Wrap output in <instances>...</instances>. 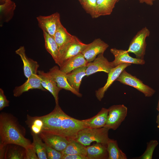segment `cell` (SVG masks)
<instances>
[{
	"label": "cell",
	"instance_id": "obj_1",
	"mask_svg": "<svg viewBox=\"0 0 159 159\" xmlns=\"http://www.w3.org/2000/svg\"><path fill=\"white\" fill-rule=\"evenodd\" d=\"M36 117L42 122L41 132L59 135L68 139H74L78 132L85 127L84 120L76 119L67 115L59 103H55L54 109L49 114Z\"/></svg>",
	"mask_w": 159,
	"mask_h": 159
},
{
	"label": "cell",
	"instance_id": "obj_2",
	"mask_svg": "<svg viewBox=\"0 0 159 159\" xmlns=\"http://www.w3.org/2000/svg\"><path fill=\"white\" fill-rule=\"evenodd\" d=\"M25 128L21 125L17 118L11 114H0V145L15 144L26 149L32 143L25 137Z\"/></svg>",
	"mask_w": 159,
	"mask_h": 159
},
{
	"label": "cell",
	"instance_id": "obj_3",
	"mask_svg": "<svg viewBox=\"0 0 159 159\" xmlns=\"http://www.w3.org/2000/svg\"><path fill=\"white\" fill-rule=\"evenodd\" d=\"M109 130L104 127L96 128L86 127L78 132L74 139L86 146L93 142L107 144L110 139Z\"/></svg>",
	"mask_w": 159,
	"mask_h": 159
},
{
	"label": "cell",
	"instance_id": "obj_4",
	"mask_svg": "<svg viewBox=\"0 0 159 159\" xmlns=\"http://www.w3.org/2000/svg\"><path fill=\"white\" fill-rule=\"evenodd\" d=\"M150 34L146 27H143L131 40L127 52L134 54L137 58L144 59L146 47V39Z\"/></svg>",
	"mask_w": 159,
	"mask_h": 159
},
{
	"label": "cell",
	"instance_id": "obj_5",
	"mask_svg": "<svg viewBox=\"0 0 159 159\" xmlns=\"http://www.w3.org/2000/svg\"><path fill=\"white\" fill-rule=\"evenodd\" d=\"M107 122L104 127L115 130L120 126L127 116V108L123 104L114 105L108 108Z\"/></svg>",
	"mask_w": 159,
	"mask_h": 159
},
{
	"label": "cell",
	"instance_id": "obj_6",
	"mask_svg": "<svg viewBox=\"0 0 159 159\" xmlns=\"http://www.w3.org/2000/svg\"><path fill=\"white\" fill-rule=\"evenodd\" d=\"M116 81L135 88L147 97H152L155 92L153 89L144 84L142 81L128 73L125 69L122 71Z\"/></svg>",
	"mask_w": 159,
	"mask_h": 159
},
{
	"label": "cell",
	"instance_id": "obj_7",
	"mask_svg": "<svg viewBox=\"0 0 159 159\" xmlns=\"http://www.w3.org/2000/svg\"><path fill=\"white\" fill-rule=\"evenodd\" d=\"M87 45L82 42L76 36L74 40L59 50V57L56 64L60 67L68 59L82 53Z\"/></svg>",
	"mask_w": 159,
	"mask_h": 159
},
{
	"label": "cell",
	"instance_id": "obj_8",
	"mask_svg": "<svg viewBox=\"0 0 159 159\" xmlns=\"http://www.w3.org/2000/svg\"><path fill=\"white\" fill-rule=\"evenodd\" d=\"M103 54H99L93 61L87 63L86 66V76H88L98 72L102 71L108 73L115 67L112 62H109L104 56Z\"/></svg>",
	"mask_w": 159,
	"mask_h": 159
},
{
	"label": "cell",
	"instance_id": "obj_9",
	"mask_svg": "<svg viewBox=\"0 0 159 159\" xmlns=\"http://www.w3.org/2000/svg\"><path fill=\"white\" fill-rule=\"evenodd\" d=\"M39 27L54 38L58 25L60 21V15L56 12L47 16H39L37 17Z\"/></svg>",
	"mask_w": 159,
	"mask_h": 159
},
{
	"label": "cell",
	"instance_id": "obj_10",
	"mask_svg": "<svg viewBox=\"0 0 159 159\" xmlns=\"http://www.w3.org/2000/svg\"><path fill=\"white\" fill-rule=\"evenodd\" d=\"M108 47V44L101 39H96L87 44L82 54L88 62H91L99 54L104 53Z\"/></svg>",
	"mask_w": 159,
	"mask_h": 159
},
{
	"label": "cell",
	"instance_id": "obj_11",
	"mask_svg": "<svg viewBox=\"0 0 159 159\" xmlns=\"http://www.w3.org/2000/svg\"><path fill=\"white\" fill-rule=\"evenodd\" d=\"M47 145L62 153L67 145L69 139L59 135L42 131L39 134Z\"/></svg>",
	"mask_w": 159,
	"mask_h": 159
},
{
	"label": "cell",
	"instance_id": "obj_12",
	"mask_svg": "<svg viewBox=\"0 0 159 159\" xmlns=\"http://www.w3.org/2000/svg\"><path fill=\"white\" fill-rule=\"evenodd\" d=\"M131 64L129 63L121 64L112 68L107 73L108 77L105 85L95 91L96 96L99 101H101L106 92L112 83L116 80L122 71Z\"/></svg>",
	"mask_w": 159,
	"mask_h": 159
},
{
	"label": "cell",
	"instance_id": "obj_13",
	"mask_svg": "<svg viewBox=\"0 0 159 159\" xmlns=\"http://www.w3.org/2000/svg\"><path fill=\"white\" fill-rule=\"evenodd\" d=\"M56 82L58 87L61 89L69 91L79 97H81L82 94L72 87L68 83L67 74L61 71L60 68L55 66L51 68L48 72Z\"/></svg>",
	"mask_w": 159,
	"mask_h": 159
},
{
	"label": "cell",
	"instance_id": "obj_14",
	"mask_svg": "<svg viewBox=\"0 0 159 159\" xmlns=\"http://www.w3.org/2000/svg\"><path fill=\"white\" fill-rule=\"evenodd\" d=\"M26 149L15 144L0 145V159H25Z\"/></svg>",
	"mask_w": 159,
	"mask_h": 159
},
{
	"label": "cell",
	"instance_id": "obj_15",
	"mask_svg": "<svg viewBox=\"0 0 159 159\" xmlns=\"http://www.w3.org/2000/svg\"><path fill=\"white\" fill-rule=\"evenodd\" d=\"M110 52L114 57V60L112 62L115 67L124 63L140 65H143L145 63L144 59L131 57L126 50L112 48L110 49Z\"/></svg>",
	"mask_w": 159,
	"mask_h": 159
},
{
	"label": "cell",
	"instance_id": "obj_16",
	"mask_svg": "<svg viewBox=\"0 0 159 159\" xmlns=\"http://www.w3.org/2000/svg\"><path fill=\"white\" fill-rule=\"evenodd\" d=\"M38 89L43 91L47 90L42 87L41 83V78L38 74H34L29 78L21 85L16 87L13 90L14 96L18 97L23 93L30 90Z\"/></svg>",
	"mask_w": 159,
	"mask_h": 159
},
{
	"label": "cell",
	"instance_id": "obj_17",
	"mask_svg": "<svg viewBox=\"0 0 159 159\" xmlns=\"http://www.w3.org/2000/svg\"><path fill=\"white\" fill-rule=\"evenodd\" d=\"M15 52L20 57L23 62L24 74L27 79L33 74H37L39 65L37 61L27 57L24 46H21Z\"/></svg>",
	"mask_w": 159,
	"mask_h": 159
},
{
	"label": "cell",
	"instance_id": "obj_18",
	"mask_svg": "<svg viewBox=\"0 0 159 159\" xmlns=\"http://www.w3.org/2000/svg\"><path fill=\"white\" fill-rule=\"evenodd\" d=\"M37 73L41 78V83L42 87L52 95L55 103H59V93L62 89L58 87L56 82L48 72L45 73L43 71L39 70Z\"/></svg>",
	"mask_w": 159,
	"mask_h": 159
},
{
	"label": "cell",
	"instance_id": "obj_19",
	"mask_svg": "<svg viewBox=\"0 0 159 159\" xmlns=\"http://www.w3.org/2000/svg\"><path fill=\"white\" fill-rule=\"evenodd\" d=\"M86 147L88 159H108L107 144L96 143Z\"/></svg>",
	"mask_w": 159,
	"mask_h": 159
},
{
	"label": "cell",
	"instance_id": "obj_20",
	"mask_svg": "<svg viewBox=\"0 0 159 159\" xmlns=\"http://www.w3.org/2000/svg\"><path fill=\"white\" fill-rule=\"evenodd\" d=\"M88 62L81 53L64 62L60 67V70L66 74L70 72L79 67L87 66Z\"/></svg>",
	"mask_w": 159,
	"mask_h": 159
},
{
	"label": "cell",
	"instance_id": "obj_21",
	"mask_svg": "<svg viewBox=\"0 0 159 159\" xmlns=\"http://www.w3.org/2000/svg\"><path fill=\"white\" fill-rule=\"evenodd\" d=\"M75 37V36L67 32L61 21L59 22L54 37L59 51L74 40Z\"/></svg>",
	"mask_w": 159,
	"mask_h": 159
},
{
	"label": "cell",
	"instance_id": "obj_22",
	"mask_svg": "<svg viewBox=\"0 0 159 159\" xmlns=\"http://www.w3.org/2000/svg\"><path fill=\"white\" fill-rule=\"evenodd\" d=\"M86 66L79 67L67 74V80L69 84L79 92L82 79L86 75Z\"/></svg>",
	"mask_w": 159,
	"mask_h": 159
},
{
	"label": "cell",
	"instance_id": "obj_23",
	"mask_svg": "<svg viewBox=\"0 0 159 159\" xmlns=\"http://www.w3.org/2000/svg\"><path fill=\"white\" fill-rule=\"evenodd\" d=\"M108 110L102 108L94 116L85 120L87 127L100 128L104 127L107 121Z\"/></svg>",
	"mask_w": 159,
	"mask_h": 159
},
{
	"label": "cell",
	"instance_id": "obj_24",
	"mask_svg": "<svg viewBox=\"0 0 159 159\" xmlns=\"http://www.w3.org/2000/svg\"><path fill=\"white\" fill-rule=\"evenodd\" d=\"M15 3L11 0L0 5V26L3 24L8 22L13 18L16 8Z\"/></svg>",
	"mask_w": 159,
	"mask_h": 159
},
{
	"label": "cell",
	"instance_id": "obj_25",
	"mask_svg": "<svg viewBox=\"0 0 159 159\" xmlns=\"http://www.w3.org/2000/svg\"><path fill=\"white\" fill-rule=\"evenodd\" d=\"M62 153V155L77 154L86 156V147L74 139H69L67 145Z\"/></svg>",
	"mask_w": 159,
	"mask_h": 159
},
{
	"label": "cell",
	"instance_id": "obj_26",
	"mask_svg": "<svg viewBox=\"0 0 159 159\" xmlns=\"http://www.w3.org/2000/svg\"><path fill=\"white\" fill-rule=\"evenodd\" d=\"M45 47L47 51L52 56L55 63L58 60L59 51L54 38L45 32L43 31Z\"/></svg>",
	"mask_w": 159,
	"mask_h": 159
},
{
	"label": "cell",
	"instance_id": "obj_27",
	"mask_svg": "<svg viewBox=\"0 0 159 159\" xmlns=\"http://www.w3.org/2000/svg\"><path fill=\"white\" fill-rule=\"evenodd\" d=\"M108 159H127L126 154L119 148L116 140L109 139L107 143Z\"/></svg>",
	"mask_w": 159,
	"mask_h": 159
},
{
	"label": "cell",
	"instance_id": "obj_28",
	"mask_svg": "<svg viewBox=\"0 0 159 159\" xmlns=\"http://www.w3.org/2000/svg\"><path fill=\"white\" fill-rule=\"evenodd\" d=\"M119 0H97V11L98 17L101 16L109 15L115 5Z\"/></svg>",
	"mask_w": 159,
	"mask_h": 159
},
{
	"label": "cell",
	"instance_id": "obj_29",
	"mask_svg": "<svg viewBox=\"0 0 159 159\" xmlns=\"http://www.w3.org/2000/svg\"><path fill=\"white\" fill-rule=\"evenodd\" d=\"M34 145L39 159H47L46 145L38 134L31 131Z\"/></svg>",
	"mask_w": 159,
	"mask_h": 159
},
{
	"label": "cell",
	"instance_id": "obj_30",
	"mask_svg": "<svg viewBox=\"0 0 159 159\" xmlns=\"http://www.w3.org/2000/svg\"><path fill=\"white\" fill-rule=\"evenodd\" d=\"M97 0H83L80 3L86 12L93 18H98L97 11Z\"/></svg>",
	"mask_w": 159,
	"mask_h": 159
},
{
	"label": "cell",
	"instance_id": "obj_31",
	"mask_svg": "<svg viewBox=\"0 0 159 159\" xmlns=\"http://www.w3.org/2000/svg\"><path fill=\"white\" fill-rule=\"evenodd\" d=\"M158 144V142L156 140L150 141L147 143V148L144 153L137 158L152 159L153 152Z\"/></svg>",
	"mask_w": 159,
	"mask_h": 159
},
{
	"label": "cell",
	"instance_id": "obj_32",
	"mask_svg": "<svg viewBox=\"0 0 159 159\" xmlns=\"http://www.w3.org/2000/svg\"><path fill=\"white\" fill-rule=\"evenodd\" d=\"M45 145L47 159H62V154L61 152Z\"/></svg>",
	"mask_w": 159,
	"mask_h": 159
},
{
	"label": "cell",
	"instance_id": "obj_33",
	"mask_svg": "<svg viewBox=\"0 0 159 159\" xmlns=\"http://www.w3.org/2000/svg\"><path fill=\"white\" fill-rule=\"evenodd\" d=\"M26 155L25 159H39L36 153L35 147L33 144L26 149Z\"/></svg>",
	"mask_w": 159,
	"mask_h": 159
},
{
	"label": "cell",
	"instance_id": "obj_34",
	"mask_svg": "<svg viewBox=\"0 0 159 159\" xmlns=\"http://www.w3.org/2000/svg\"><path fill=\"white\" fill-rule=\"evenodd\" d=\"M9 101L8 100L5 95L3 90L0 89V110H2L4 107L9 106Z\"/></svg>",
	"mask_w": 159,
	"mask_h": 159
},
{
	"label": "cell",
	"instance_id": "obj_35",
	"mask_svg": "<svg viewBox=\"0 0 159 159\" xmlns=\"http://www.w3.org/2000/svg\"><path fill=\"white\" fill-rule=\"evenodd\" d=\"M62 159H88V158L85 156L72 154L62 155Z\"/></svg>",
	"mask_w": 159,
	"mask_h": 159
},
{
	"label": "cell",
	"instance_id": "obj_36",
	"mask_svg": "<svg viewBox=\"0 0 159 159\" xmlns=\"http://www.w3.org/2000/svg\"><path fill=\"white\" fill-rule=\"evenodd\" d=\"M140 3H145L146 4L151 6L153 4V0H138Z\"/></svg>",
	"mask_w": 159,
	"mask_h": 159
},
{
	"label": "cell",
	"instance_id": "obj_37",
	"mask_svg": "<svg viewBox=\"0 0 159 159\" xmlns=\"http://www.w3.org/2000/svg\"><path fill=\"white\" fill-rule=\"evenodd\" d=\"M157 118L156 123L157 125V127L159 128V111Z\"/></svg>",
	"mask_w": 159,
	"mask_h": 159
},
{
	"label": "cell",
	"instance_id": "obj_38",
	"mask_svg": "<svg viewBox=\"0 0 159 159\" xmlns=\"http://www.w3.org/2000/svg\"><path fill=\"white\" fill-rule=\"evenodd\" d=\"M0 4L4 3L5 2V0H0Z\"/></svg>",
	"mask_w": 159,
	"mask_h": 159
},
{
	"label": "cell",
	"instance_id": "obj_39",
	"mask_svg": "<svg viewBox=\"0 0 159 159\" xmlns=\"http://www.w3.org/2000/svg\"><path fill=\"white\" fill-rule=\"evenodd\" d=\"M157 109L158 111H159V99L158 102V104L157 105Z\"/></svg>",
	"mask_w": 159,
	"mask_h": 159
},
{
	"label": "cell",
	"instance_id": "obj_40",
	"mask_svg": "<svg viewBox=\"0 0 159 159\" xmlns=\"http://www.w3.org/2000/svg\"><path fill=\"white\" fill-rule=\"evenodd\" d=\"M80 3H81L82 1L83 0H78Z\"/></svg>",
	"mask_w": 159,
	"mask_h": 159
},
{
	"label": "cell",
	"instance_id": "obj_41",
	"mask_svg": "<svg viewBox=\"0 0 159 159\" xmlns=\"http://www.w3.org/2000/svg\"><path fill=\"white\" fill-rule=\"evenodd\" d=\"M10 0H5V2L8 1H10Z\"/></svg>",
	"mask_w": 159,
	"mask_h": 159
},
{
	"label": "cell",
	"instance_id": "obj_42",
	"mask_svg": "<svg viewBox=\"0 0 159 159\" xmlns=\"http://www.w3.org/2000/svg\"><path fill=\"white\" fill-rule=\"evenodd\" d=\"M154 0H153V1H154Z\"/></svg>",
	"mask_w": 159,
	"mask_h": 159
}]
</instances>
